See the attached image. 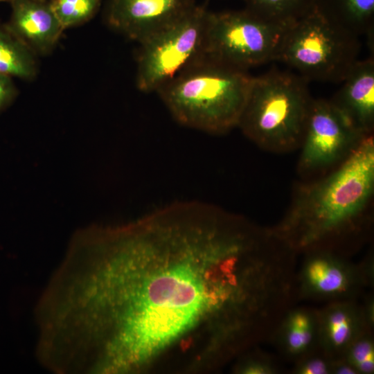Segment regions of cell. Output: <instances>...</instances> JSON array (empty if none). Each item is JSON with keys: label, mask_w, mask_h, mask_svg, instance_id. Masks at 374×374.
Wrapping results in <instances>:
<instances>
[{"label": "cell", "mask_w": 374, "mask_h": 374, "mask_svg": "<svg viewBox=\"0 0 374 374\" xmlns=\"http://www.w3.org/2000/svg\"><path fill=\"white\" fill-rule=\"evenodd\" d=\"M276 263L254 226L202 203L80 233L64 260L57 306L91 373L144 371L175 350L215 367L256 343L279 296Z\"/></svg>", "instance_id": "6da1fadb"}, {"label": "cell", "mask_w": 374, "mask_h": 374, "mask_svg": "<svg viewBox=\"0 0 374 374\" xmlns=\"http://www.w3.org/2000/svg\"><path fill=\"white\" fill-rule=\"evenodd\" d=\"M374 137L365 136L327 176L301 186L272 234L296 255L328 250L345 256L346 247L371 223Z\"/></svg>", "instance_id": "7a4b0ae2"}, {"label": "cell", "mask_w": 374, "mask_h": 374, "mask_svg": "<svg viewBox=\"0 0 374 374\" xmlns=\"http://www.w3.org/2000/svg\"><path fill=\"white\" fill-rule=\"evenodd\" d=\"M252 76L203 55L157 92L172 116L210 134L238 126Z\"/></svg>", "instance_id": "3957f363"}, {"label": "cell", "mask_w": 374, "mask_h": 374, "mask_svg": "<svg viewBox=\"0 0 374 374\" xmlns=\"http://www.w3.org/2000/svg\"><path fill=\"white\" fill-rule=\"evenodd\" d=\"M312 100L303 77L270 70L252 77L238 127L265 150H294L301 145Z\"/></svg>", "instance_id": "277c9868"}, {"label": "cell", "mask_w": 374, "mask_h": 374, "mask_svg": "<svg viewBox=\"0 0 374 374\" xmlns=\"http://www.w3.org/2000/svg\"><path fill=\"white\" fill-rule=\"evenodd\" d=\"M358 37L328 19L316 8L287 28L276 60L295 69L308 80L341 82L357 59Z\"/></svg>", "instance_id": "5b68a950"}, {"label": "cell", "mask_w": 374, "mask_h": 374, "mask_svg": "<svg viewBox=\"0 0 374 374\" xmlns=\"http://www.w3.org/2000/svg\"><path fill=\"white\" fill-rule=\"evenodd\" d=\"M208 12L205 4H196L183 16L139 42V89L157 92L204 55Z\"/></svg>", "instance_id": "8992f818"}, {"label": "cell", "mask_w": 374, "mask_h": 374, "mask_svg": "<svg viewBox=\"0 0 374 374\" xmlns=\"http://www.w3.org/2000/svg\"><path fill=\"white\" fill-rule=\"evenodd\" d=\"M286 29L266 22L245 9L218 12L208 10L204 55L247 71L276 60Z\"/></svg>", "instance_id": "52a82bcc"}, {"label": "cell", "mask_w": 374, "mask_h": 374, "mask_svg": "<svg viewBox=\"0 0 374 374\" xmlns=\"http://www.w3.org/2000/svg\"><path fill=\"white\" fill-rule=\"evenodd\" d=\"M296 271L298 300L333 302L357 300L374 281V261L369 256L359 264L345 256L315 250L304 253Z\"/></svg>", "instance_id": "ba28073f"}, {"label": "cell", "mask_w": 374, "mask_h": 374, "mask_svg": "<svg viewBox=\"0 0 374 374\" xmlns=\"http://www.w3.org/2000/svg\"><path fill=\"white\" fill-rule=\"evenodd\" d=\"M366 135L354 129L330 100L313 99L300 147L299 171L310 173L340 164Z\"/></svg>", "instance_id": "9c48e42d"}, {"label": "cell", "mask_w": 374, "mask_h": 374, "mask_svg": "<svg viewBox=\"0 0 374 374\" xmlns=\"http://www.w3.org/2000/svg\"><path fill=\"white\" fill-rule=\"evenodd\" d=\"M196 4L195 0H107L104 19L111 28L139 43Z\"/></svg>", "instance_id": "30bf717a"}, {"label": "cell", "mask_w": 374, "mask_h": 374, "mask_svg": "<svg viewBox=\"0 0 374 374\" xmlns=\"http://www.w3.org/2000/svg\"><path fill=\"white\" fill-rule=\"evenodd\" d=\"M12 12L6 24L36 55H47L64 30L48 0H8Z\"/></svg>", "instance_id": "8fae6325"}, {"label": "cell", "mask_w": 374, "mask_h": 374, "mask_svg": "<svg viewBox=\"0 0 374 374\" xmlns=\"http://www.w3.org/2000/svg\"><path fill=\"white\" fill-rule=\"evenodd\" d=\"M330 101L360 133L374 130V60H358Z\"/></svg>", "instance_id": "7c38bea8"}, {"label": "cell", "mask_w": 374, "mask_h": 374, "mask_svg": "<svg viewBox=\"0 0 374 374\" xmlns=\"http://www.w3.org/2000/svg\"><path fill=\"white\" fill-rule=\"evenodd\" d=\"M319 348L332 358L341 357L358 337L371 330L357 300L328 303L318 310Z\"/></svg>", "instance_id": "4fadbf2b"}, {"label": "cell", "mask_w": 374, "mask_h": 374, "mask_svg": "<svg viewBox=\"0 0 374 374\" xmlns=\"http://www.w3.org/2000/svg\"><path fill=\"white\" fill-rule=\"evenodd\" d=\"M270 339L283 357L294 362L317 349L318 310L292 306L283 316Z\"/></svg>", "instance_id": "5bb4252c"}, {"label": "cell", "mask_w": 374, "mask_h": 374, "mask_svg": "<svg viewBox=\"0 0 374 374\" xmlns=\"http://www.w3.org/2000/svg\"><path fill=\"white\" fill-rule=\"evenodd\" d=\"M317 8L328 19L350 33L366 35L373 51L374 0H317Z\"/></svg>", "instance_id": "9a60e30c"}, {"label": "cell", "mask_w": 374, "mask_h": 374, "mask_svg": "<svg viewBox=\"0 0 374 374\" xmlns=\"http://www.w3.org/2000/svg\"><path fill=\"white\" fill-rule=\"evenodd\" d=\"M37 72L36 55L6 24L0 25V73L30 80Z\"/></svg>", "instance_id": "2e32d148"}, {"label": "cell", "mask_w": 374, "mask_h": 374, "mask_svg": "<svg viewBox=\"0 0 374 374\" xmlns=\"http://www.w3.org/2000/svg\"><path fill=\"white\" fill-rule=\"evenodd\" d=\"M245 10L263 21L287 28L312 12L317 0H245Z\"/></svg>", "instance_id": "e0dca14e"}, {"label": "cell", "mask_w": 374, "mask_h": 374, "mask_svg": "<svg viewBox=\"0 0 374 374\" xmlns=\"http://www.w3.org/2000/svg\"><path fill=\"white\" fill-rule=\"evenodd\" d=\"M50 3L65 30L91 19L100 8L102 0H50Z\"/></svg>", "instance_id": "ac0fdd59"}, {"label": "cell", "mask_w": 374, "mask_h": 374, "mask_svg": "<svg viewBox=\"0 0 374 374\" xmlns=\"http://www.w3.org/2000/svg\"><path fill=\"white\" fill-rule=\"evenodd\" d=\"M358 374L374 373V338L366 332L354 340L341 355Z\"/></svg>", "instance_id": "d6986e66"}, {"label": "cell", "mask_w": 374, "mask_h": 374, "mask_svg": "<svg viewBox=\"0 0 374 374\" xmlns=\"http://www.w3.org/2000/svg\"><path fill=\"white\" fill-rule=\"evenodd\" d=\"M233 371L239 374H278L280 370L271 356L248 350L239 357Z\"/></svg>", "instance_id": "ffe728a7"}, {"label": "cell", "mask_w": 374, "mask_h": 374, "mask_svg": "<svg viewBox=\"0 0 374 374\" xmlns=\"http://www.w3.org/2000/svg\"><path fill=\"white\" fill-rule=\"evenodd\" d=\"M332 359L319 348L294 362L293 374H331Z\"/></svg>", "instance_id": "44dd1931"}, {"label": "cell", "mask_w": 374, "mask_h": 374, "mask_svg": "<svg viewBox=\"0 0 374 374\" xmlns=\"http://www.w3.org/2000/svg\"><path fill=\"white\" fill-rule=\"evenodd\" d=\"M17 93L11 77L0 73V113L13 102Z\"/></svg>", "instance_id": "7402d4cb"}, {"label": "cell", "mask_w": 374, "mask_h": 374, "mask_svg": "<svg viewBox=\"0 0 374 374\" xmlns=\"http://www.w3.org/2000/svg\"><path fill=\"white\" fill-rule=\"evenodd\" d=\"M362 312L368 328L373 331L374 328V298L373 295L367 296L362 304Z\"/></svg>", "instance_id": "603a6c76"}, {"label": "cell", "mask_w": 374, "mask_h": 374, "mask_svg": "<svg viewBox=\"0 0 374 374\" xmlns=\"http://www.w3.org/2000/svg\"><path fill=\"white\" fill-rule=\"evenodd\" d=\"M331 374H358L355 368L342 356L333 358Z\"/></svg>", "instance_id": "cb8c5ba5"}, {"label": "cell", "mask_w": 374, "mask_h": 374, "mask_svg": "<svg viewBox=\"0 0 374 374\" xmlns=\"http://www.w3.org/2000/svg\"><path fill=\"white\" fill-rule=\"evenodd\" d=\"M1 1H8V0H0V2Z\"/></svg>", "instance_id": "d4e9b609"}, {"label": "cell", "mask_w": 374, "mask_h": 374, "mask_svg": "<svg viewBox=\"0 0 374 374\" xmlns=\"http://www.w3.org/2000/svg\"><path fill=\"white\" fill-rule=\"evenodd\" d=\"M48 1H50V0H48Z\"/></svg>", "instance_id": "484cf974"}]
</instances>
